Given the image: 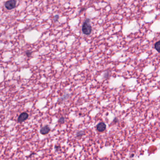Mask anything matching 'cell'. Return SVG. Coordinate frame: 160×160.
<instances>
[{"instance_id": "obj_11", "label": "cell", "mask_w": 160, "mask_h": 160, "mask_svg": "<svg viewBox=\"0 0 160 160\" xmlns=\"http://www.w3.org/2000/svg\"><path fill=\"white\" fill-rule=\"evenodd\" d=\"M60 148V146H55V149H56V150L57 151H58V150H59V149Z\"/></svg>"}, {"instance_id": "obj_2", "label": "cell", "mask_w": 160, "mask_h": 160, "mask_svg": "<svg viewBox=\"0 0 160 160\" xmlns=\"http://www.w3.org/2000/svg\"><path fill=\"white\" fill-rule=\"evenodd\" d=\"M17 0H9L5 3V7L8 10H12L16 7Z\"/></svg>"}, {"instance_id": "obj_9", "label": "cell", "mask_w": 160, "mask_h": 160, "mask_svg": "<svg viewBox=\"0 0 160 160\" xmlns=\"http://www.w3.org/2000/svg\"><path fill=\"white\" fill-rule=\"evenodd\" d=\"M64 121H65V119L63 117H60L59 119L58 120V122L60 123H61V124L64 123Z\"/></svg>"}, {"instance_id": "obj_3", "label": "cell", "mask_w": 160, "mask_h": 160, "mask_svg": "<svg viewBox=\"0 0 160 160\" xmlns=\"http://www.w3.org/2000/svg\"><path fill=\"white\" fill-rule=\"evenodd\" d=\"M29 117V115L26 112H23L19 116L17 119V122L18 123H22L26 121L27 119H28Z\"/></svg>"}, {"instance_id": "obj_5", "label": "cell", "mask_w": 160, "mask_h": 160, "mask_svg": "<svg viewBox=\"0 0 160 160\" xmlns=\"http://www.w3.org/2000/svg\"><path fill=\"white\" fill-rule=\"evenodd\" d=\"M50 131V128L49 125L44 126L40 129V132L41 134L46 135L48 134Z\"/></svg>"}, {"instance_id": "obj_10", "label": "cell", "mask_w": 160, "mask_h": 160, "mask_svg": "<svg viewBox=\"0 0 160 160\" xmlns=\"http://www.w3.org/2000/svg\"><path fill=\"white\" fill-rule=\"evenodd\" d=\"M59 16L58 15H55L54 18H53V21L54 22H56L58 21V20L59 19Z\"/></svg>"}, {"instance_id": "obj_1", "label": "cell", "mask_w": 160, "mask_h": 160, "mask_svg": "<svg viewBox=\"0 0 160 160\" xmlns=\"http://www.w3.org/2000/svg\"><path fill=\"white\" fill-rule=\"evenodd\" d=\"M90 19L86 18L83 23L82 27V31L83 34L86 35H90L92 31V27L90 24Z\"/></svg>"}, {"instance_id": "obj_8", "label": "cell", "mask_w": 160, "mask_h": 160, "mask_svg": "<svg viewBox=\"0 0 160 160\" xmlns=\"http://www.w3.org/2000/svg\"><path fill=\"white\" fill-rule=\"evenodd\" d=\"M32 53V52L31 51H30V50H28V51H27L26 52V55L28 57H30V56H31Z\"/></svg>"}, {"instance_id": "obj_4", "label": "cell", "mask_w": 160, "mask_h": 160, "mask_svg": "<svg viewBox=\"0 0 160 160\" xmlns=\"http://www.w3.org/2000/svg\"><path fill=\"white\" fill-rule=\"evenodd\" d=\"M96 129L98 132H102L104 131L106 129V124L103 122L98 123L96 126Z\"/></svg>"}, {"instance_id": "obj_7", "label": "cell", "mask_w": 160, "mask_h": 160, "mask_svg": "<svg viewBox=\"0 0 160 160\" xmlns=\"http://www.w3.org/2000/svg\"><path fill=\"white\" fill-rule=\"evenodd\" d=\"M85 134V133L84 131H79L77 132V137L78 138L82 137L83 136V135Z\"/></svg>"}, {"instance_id": "obj_6", "label": "cell", "mask_w": 160, "mask_h": 160, "mask_svg": "<svg viewBox=\"0 0 160 160\" xmlns=\"http://www.w3.org/2000/svg\"><path fill=\"white\" fill-rule=\"evenodd\" d=\"M154 48L158 52L160 53V40L158 41L154 44Z\"/></svg>"}]
</instances>
